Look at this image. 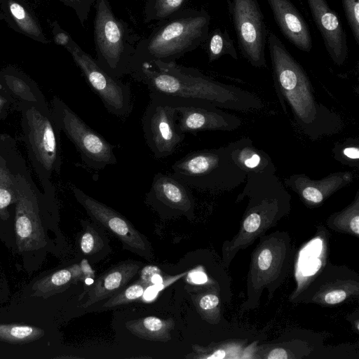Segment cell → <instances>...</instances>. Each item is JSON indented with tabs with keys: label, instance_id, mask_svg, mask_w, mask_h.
Returning a JSON list of instances; mask_svg holds the SVG:
<instances>
[{
	"label": "cell",
	"instance_id": "obj_37",
	"mask_svg": "<svg viewBox=\"0 0 359 359\" xmlns=\"http://www.w3.org/2000/svg\"><path fill=\"white\" fill-rule=\"evenodd\" d=\"M343 154L346 157L351 159L359 158V149L358 147H349L344 149Z\"/></svg>",
	"mask_w": 359,
	"mask_h": 359
},
{
	"label": "cell",
	"instance_id": "obj_28",
	"mask_svg": "<svg viewBox=\"0 0 359 359\" xmlns=\"http://www.w3.org/2000/svg\"><path fill=\"white\" fill-rule=\"evenodd\" d=\"M86 227L80 239V249L84 255H92L102 248L104 243L90 225Z\"/></svg>",
	"mask_w": 359,
	"mask_h": 359
},
{
	"label": "cell",
	"instance_id": "obj_41",
	"mask_svg": "<svg viewBox=\"0 0 359 359\" xmlns=\"http://www.w3.org/2000/svg\"><path fill=\"white\" fill-rule=\"evenodd\" d=\"M1 97H0V105H1Z\"/></svg>",
	"mask_w": 359,
	"mask_h": 359
},
{
	"label": "cell",
	"instance_id": "obj_34",
	"mask_svg": "<svg viewBox=\"0 0 359 359\" xmlns=\"http://www.w3.org/2000/svg\"><path fill=\"white\" fill-rule=\"evenodd\" d=\"M161 273V271L156 266H148L144 267L142 271L141 281L147 285H151V278L155 273Z\"/></svg>",
	"mask_w": 359,
	"mask_h": 359
},
{
	"label": "cell",
	"instance_id": "obj_12",
	"mask_svg": "<svg viewBox=\"0 0 359 359\" xmlns=\"http://www.w3.org/2000/svg\"><path fill=\"white\" fill-rule=\"evenodd\" d=\"M73 193L95 222L116 236L128 250L147 259H151L149 242L126 217L76 187L73 188Z\"/></svg>",
	"mask_w": 359,
	"mask_h": 359
},
{
	"label": "cell",
	"instance_id": "obj_11",
	"mask_svg": "<svg viewBox=\"0 0 359 359\" xmlns=\"http://www.w3.org/2000/svg\"><path fill=\"white\" fill-rule=\"evenodd\" d=\"M228 1L241 52L252 65L265 67L268 33L258 0Z\"/></svg>",
	"mask_w": 359,
	"mask_h": 359
},
{
	"label": "cell",
	"instance_id": "obj_8",
	"mask_svg": "<svg viewBox=\"0 0 359 359\" xmlns=\"http://www.w3.org/2000/svg\"><path fill=\"white\" fill-rule=\"evenodd\" d=\"M54 113L59 127L74 143L88 166L102 170L117 163L114 147L58 99L55 100Z\"/></svg>",
	"mask_w": 359,
	"mask_h": 359
},
{
	"label": "cell",
	"instance_id": "obj_19",
	"mask_svg": "<svg viewBox=\"0 0 359 359\" xmlns=\"http://www.w3.org/2000/svg\"><path fill=\"white\" fill-rule=\"evenodd\" d=\"M0 20L14 31L35 41L49 43L38 17L25 0H0Z\"/></svg>",
	"mask_w": 359,
	"mask_h": 359
},
{
	"label": "cell",
	"instance_id": "obj_24",
	"mask_svg": "<svg viewBox=\"0 0 359 359\" xmlns=\"http://www.w3.org/2000/svg\"><path fill=\"white\" fill-rule=\"evenodd\" d=\"M187 0H145L144 21L161 22L182 8Z\"/></svg>",
	"mask_w": 359,
	"mask_h": 359
},
{
	"label": "cell",
	"instance_id": "obj_3",
	"mask_svg": "<svg viewBox=\"0 0 359 359\" xmlns=\"http://www.w3.org/2000/svg\"><path fill=\"white\" fill-rule=\"evenodd\" d=\"M267 41L276 86L290 104L297 121L309 135L325 133L327 115L316 102L303 68L274 33L268 34Z\"/></svg>",
	"mask_w": 359,
	"mask_h": 359
},
{
	"label": "cell",
	"instance_id": "obj_33",
	"mask_svg": "<svg viewBox=\"0 0 359 359\" xmlns=\"http://www.w3.org/2000/svg\"><path fill=\"white\" fill-rule=\"evenodd\" d=\"M50 26L55 43L66 48L73 40L70 34L64 30L57 21L50 22Z\"/></svg>",
	"mask_w": 359,
	"mask_h": 359
},
{
	"label": "cell",
	"instance_id": "obj_32",
	"mask_svg": "<svg viewBox=\"0 0 359 359\" xmlns=\"http://www.w3.org/2000/svg\"><path fill=\"white\" fill-rule=\"evenodd\" d=\"M35 332L29 326H0V337L8 339L23 340L33 337Z\"/></svg>",
	"mask_w": 359,
	"mask_h": 359
},
{
	"label": "cell",
	"instance_id": "obj_18",
	"mask_svg": "<svg viewBox=\"0 0 359 359\" xmlns=\"http://www.w3.org/2000/svg\"><path fill=\"white\" fill-rule=\"evenodd\" d=\"M283 34L295 47L305 52L312 48L309 29L290 0H266Z\"/></svg>",
	"mask_w": 359,
	"mask_h": 359
},
{
	"label": "cell",
	"instance_id": "obj_9",
	"mask_svg": "<svg viewBox=\"0 0 359 359\" xmlns=\"http://www.w3.org/2000/svg\"><path fill=\"white\" fill-rule=\"evenodd\" d=\"M66 50L81 71L89 86L99 96L106 109L118 117L128 116L132 110L130 86L106 72L74 39Z\"/></svg>",
	"mask_w": 359,
	"mask_h": 359
},
{
	"label": "cell",
	"instance_id": "obj_35",
	"mask_svg": "<svg viewBox=\"0 0 359 359\" xmlns=\"http://www.w3.org/2000/svg\"><path fill=\"white\" fill-rule=\"evenodd\" d=\"M265 358L267 359H287L290 358V356L285 348H275Z\"/></svg>",
	"mask_w": 359,
	"mask_h": 359
},
{
	"label": "cell",
	"instance_id": "obj_10",
	"mask_svg": "<svg viewBox=\"0 0 359 359\" xmlns=\"http://www.w3.org/2000/svg\"><path fill=\"white\" fill-rule=\"evenodd\" d=\"M150 100L142 123L146 143L156 158L172 155L184 140L176 123L175 106L161 97L149 94Z\"/></svg>",
	"mask_w": 359,
	"mask_h": 359
},
{
	"label": "cell",
	"instance_id": "obj_27",
	"mask_svg": "<svg viewBox=\"0 0 359 359\" xmlns=\"http://www.w3.org/2000/svg\"><path fill=\"white\" fill-rule=\"evenodd\" d=\"M217 293L218 292L207 291L193 297L198 313L209 322L215 319V311L218 310L220 303Z\"/></svg>",
	"mask_w": 359,
	"mask_h": 359
},
{
	"label": "cell",
	"instance_id": "obj_13",
	"mask_svg": "<svg viewBox=\"0 0 359 359\" xmlns=\"http://www.w3.org/2000/svg\"><path fill=\"white\" fill-rule=\"evenodd\" d=\"M359 293V276L343 266L329 265L313 278L299 301L323 306L341 304Z\"/></svg>",
	"mask_w": 359,
	"mask_h": 359
},
{
	"label": "cell",
	"instance_id": "obj_22",
	"mask_svg": "<svg viewBox=\"0 0 359 359\" xmlns=\"http://www.w3.org/2000/svg\"><path fill=\"white\" fill-rule=\"evenodd\" d=\"M126 327L139 338L167 342L172 338L171 332L175 327V321L172 318L147 316L126 322Z\"/></svg>",
	"mask_w": 359,
	"mask_h": 359
},
{
	"label": "cell",
	"instance_id": "obj_4",
	"mask_svg": "<svg viewBox=\"0 0 359 359\" xmlns=\"http://www.w3.org/2000/svg\"><path fill=\"white\" fill-rule=\"evenodd\" d=\"M249 203L244 212L238 233L224 241L222 257L226 267L240 250H244L266 231L276 226L290 210V196L278 182L275 185H250Z\"/></svg>",
	"mask_w": 359,
	"mask_h": 359
},
{
	"label": "cell",
	"instance_id": "obj_6",
	"mask_svg": "<svg viewBox=\"0 0 359 359\" xmlns=\"http://www.w3.org/2000/svg\"><path fill=\"white\" fill-rule=\"evenodd\" d=\"M94 8L96 62L116 78L130 74L136 45L127 23L116 18L108 0H95Z\"/></svg>",
	"mask_w": 359,
	"mask_h": 359
},
{
	"label": "cell",
	"instance_id": "obj_23",
	"mask_svg": "<svg viewBox=\"0 0 359 359\" xmlns=\"http://www.w3.org/2000/svg\"><path fill=\"white\" fill-rule=\"evenodd\" d=\"M327 226L332 230L359 236V200L356 196L354 203L343 210L330 215L327 220Z\"/></svg>",
	"mask_w": 359,
	"mask_h": 359
},
{
	"label": "cell",
	"instance_id": "obj_2",
	"mask_svg": "<svg viewBox=\"0 0 359 359\" xmlns=\"http://www.w3.org/2000/svg\"><path fill=\"white\" fill-rule=\"evenodd\" d=\"M210 25L206 11L193 8H182L158 22L148 36L136 44L130 72L143 62H176L208 40Z\"/></svg>",
	"mask_w": 359,
	"mask_h": 359
},
{
	"label": "cell",
	"instance_id": "obj_1",
	"mask_svg": "<svg viewBox=\"0 0 359 359\" xmlns=\"http://www.w3.org/2000/svg\"><path fill=\"white\" fill-rule=\"evenodd\" d=\"M130 75L147 86L149 94L173 104H203L238 110L257 108L260 102L252 94L222 84L199 70L176 62H143Z\"/></svg>",
	"mask_w": 359,
	"mask_h": 359
},
{
	"label": "cell",
	"instance_id": "obj_29",
	"mask_svg": "<svg viewBox=\"0 0 359 359\" xmlns=\"http://www.w3.org/2000/svg\"><path fill=\"white\" fill-rule=\"evenodd\" d=\"M341 1L348 25L357 44H359V0Z\"/></svg>",
	"mask_w": 359,
	"mask_h": 359
},
{
	"label": "cell",
	"instance_id": "obj_20",
	"mask_svg": "<svg viewBox=\"0 0 359 359\" xmlns=\"http://www.w3.org/2000/svg\"><path fill=\"white\" fill-rule=\"evenodd\" d=\"M141 263L127 261L120 263L107 271L92 283L86 294V301L82 305L88 308L91 305L109 299L123 290L126 284L137 274Z\"/></svg>",
	"mask_w": 359,
	"mask_h": 359
},
{
	"label": "cell",
	"instance_id": "obj_21",
	"mask_svg": "<svg viewBox=\"0 0 359 359\" xmlns=\"http://www.w3.org/2000/svg\"><path fill=\"white\" fill-rule=\"evenodd\" d=\"M350 178L348 173L332 175L320 182H313L305 177H299L294 181L293 189L308 204L318 205L337 189L348 183Z\"/></svg>",
	"mask_w": 359,
	"mask_h": 359
},
{
	"label": "cell",
	"instance_id": "obj_30",
	"mask_svg": "<svg viewBox=\"0 0 359 359\" xmlns=\"http://www.w3.org/2000/svg\"><path fill=\"white\" fill-rule=\"evenodd\" d=\"M53 1V0H46ZM62 3L74 10L81 25L85 27V23L88 18L91 8L94 6L95 0H55Z\"/></svg>",
	"mask_w": 359,
	"mask_h": 359
},
{
	"label": "cell",
	"instance_id": "obj_7",
	"mask_svg": "<svg viewBox=\"0 0 359 359\" xmlns=\"http://www.w3.org/2000/svg\"><path fill=\"white\" fill-rule=\"evenodd\" d=\"M227 148L205 149L191 152L171 166L172 175L198 189L214 190L227 188V173L247 172L233 159Z\"/></svg>",
	"mask_w": 359,
	"mask_h": 359
},
{
	"label": "cell",
	"instance_id": "obj_16",
	"mask_svg": "<svg viewBox=\"0 0 359 359\" xmlns=\"http://www.w3.org/2000/svg\"><path fill=\"white\" fill-rule=\"evenodd\" d=\"M177 111V127L180 133H196L207 130H231L240 120L224 112L217 107L203 104H174Z\"/></svg>",
	"mask_w": 359,
	"mask_h": 359
},
{
	"label": "cell",
	"instance_id": "obj_17",
	"mask_svg": "<svg viewBox=\"0 0 359 359\" xmlns=\"http://www.w3.org/2000/svg\"><path fill=\"white\" fill-rule=\"evenodd\" d=\"M307 2L329 55L335 64L342 65L347 57L348 46L346 32L337 14L325 0Z\"/></svg>",
	"mask_w": 359,
	"mask_h": 359
},
{
	"label": "cell",
	"instance_id": "obj_26",
	"mask_svg": "<svg viewBox=\"0 0 359 359\" xmlns=\"http://www.w3.org/2000/svg\"><path fill=\"white\" fill-rule=\"evenodd\" d=\"M148 285L141 280L115 294L102 305L104 309H110L119 305L128 304L141 297Z\"/></svg>",
	"mask_w": 359,
	"mask_h": 359
},
{
	"label": "cell",
	"instance_id": "obj_38",
	"mask_svg": "<svg viewBox=\"0 0 359 359\" xmlns=\"http://www.w3.org/2000/svg\"><path fill=\"white\" fill-rule=\"evenodd\" d=\"M158 291H157L153 285H150V287H147L146 290H144V292L143 294H144V298L147 300H151L153 299L154 297H156L157 293Z\"/></svg>",
	"mask_w": 359,
	"mask_h": 359
},
{
	"label": "cell",
	"instance_id": "obj_5",
	"mask_svg": "<svg viewBox=\"0 0 359 359\" xmlns=\"http://www.w3.org/2000/svg\"><path fill=\"white\" fill-rule=\"evenodd\" d=\"M292 260V248L289 235L276 231L259 237V243L252 253L247 277L246 300L242 311L255 309L259 305L264 289L271 299L287 277Z\"/></svg>",
	"mask_w": 359,
	"mask_h": 359
},
{
	"label": "cell",
	"instance_id": "obj_36",
	"mask_svg": "<svg viewBox=\"0 0 359 359\" xmlns=\"http://www.w3.org/2000/svg\"><path fill=\"white\" fill-rule=\"evenodd\" d=\"M190 278L192 282L196 284H203L208 281L207 275L201 271H195L190 274Z\"/></svg>",
	"mask_w": 359,
	"mask_h": 359
},
{
	"label": "cell",
	"instance_id": "obj_15",
	"mask_svg": "<svg viewBox=\"0 0 359 359\" xmlns=\"http://www.w3.org/2000/svg\"><path fill=\"white\" fill-rule=\"evenodd\" d=\"M146 199L158 210L187 217L194 213V198L188 186L172 175L156 173Z\"/></svg>",
	"mask_w": 359,
	"mask_h": 359
},
{
	"label": "cell",
	"instance_id": "obj_25",
	"mask_svg": "<svg viewBox=\"0 0 359 359\" xmlns=\"http://www.w3.org/2000/svg\"><path fill=\"white\" fill-rule=\"evenodd\" d=\"M208 55L210 62L223 55H229L238 59V55L233 40L226 29L217 28L210 34L208 40Z\"/></svg>",
	"mask_w": 359,
	"mask_h": 359
},
{
	"label": "cell",
	"instance_id": "obj_39",
	"mask_svg": "<svg viewBox=\"0 0 359 359\" xmlns=\"http://www.w3.org/2000/svg\"><path fill=\"white\" fill-rule=\"evenodd\" d=\"M160 274L161 273H155L152 276V277L151 278V280H150L151 285H158V284H161L163 283V279Z\"/></svg>",
	"mask_w": 359,
	"mask_h": 359
},
{
	"label": "cell",
	"instance_id": "obj_31",
	"mask_svg": "<svg viewBox=\"0 0 359 359\" xmlns=\"http://www.w3.org/2000/svg\"><path fill=\"white\" fill-rule=\"evenodd\" d=\"M14 188L11 177L0 167V209L6 208L12 202Z\"/></svg>",
	"mask_w": 359,
	"mask_h": 359
},
{
	"label": "cell",
	"instance_id": "obj_40",
	"mask_svg": "<svg viewBox=\"0 0 359 359\" xmlns=\"http://www.w3.org/2000/svg\"><path fill=\"white\" fill-rule=\"evenodd\" d=\"M93 281L94 280L92 279V278H86V283L88 285H91L93 283Z\"/></svg>",
	"mask_w": 359,
	"mask_h": 359
},
{
	"label": "cell",
	"instance_id": "obj_14",
	"mask_svg": "<svg viewBox=\"0 0 359 359\" xmlns=\"http://www.w3.org/2000/svg\"><path fill=\"white\" fill-rule=\"evenodd\" d=\"M26 116L29 144L34 159L48 172L58 171L61 161L57 123L34 107L27 110Z\"/></svg>",
	"mask_w": 359,
	"mask_h": 359
}]
</instances>
